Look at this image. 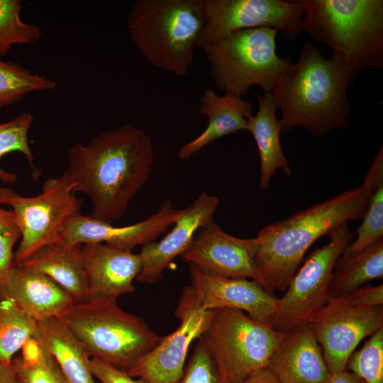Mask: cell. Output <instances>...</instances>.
Masks as SVG:
<instances>
[{
	"label": "cell",
	"mask_w": 383,
	"mask_h": 383,
	"mask_svg": "<svg viewBox=\"0 0 383 383\" xmlns=\"http://www.w3.org/2000/svg\"><path fill=\"white\" fill-rule=\"evenodd\" d=\"M81 253L87 301H117L119 296L135 292L133 281L142 267L139 253L103 243L82 245Z\"/></svg>",
	"instance_id": "cell-18"
},
{
	"label": "cell",
	"mask_w": 383,
	"mask_h": 383,
	"mask_svg": "<svg viewBox=\"0 0 383 383\" xmlns=\"http://www.w3.org/2000/svg\"><path fill=\"white\" fill-rule=\"evenodd\" d=\"M219 201L214 195L201 193L189 206L184 209L162 239L142 246L139 253L142 267L136 280L148 284L159 281L170 263L186 251L196 232L213 220Z\"/></svg>",
	"instance_id": "cell-17"
},
{
	"label": "cell",
	"mask_w": 383,
	"mask_h": 383,
	"mask_svg": "<svg viewBox=\"0 0 383 383\" xmlns=\"http://www.w3.org/2000/svg\"><path fill=\"white\" fill-rule=\"evenodd\" d=\"M7 287L19 308L36 322L61 317L74 304L49 277L21 265H14Z\"/></svg>",
	"instance_id": "cell-21"
},
{
	"label": "cell",
	"mask_w": 383,
	"mask_h": 383,
	"mask_svg": "<svg viewBox=\"0 0 383 383\" xmlns=\"http://www.w3.org/2000/svg\"><path fill=\"white\" fill-rule=\"evenodd\" d=\"M91 357L127 371L162 339L140 316L116 301L73 304L60 317Z\"/></svg>",
	"instance_id": "cell-6"
},
{
	"label": "cell",
	"mask_w": 383,
	"mask_h": 383,
	"mask_svg": "<svg viewBox=\"0 0 383 383\" xmlns=\"http://www.w3.org/2000/svg\"><path fill=\"white\" fill-rule=\"evenodd\" d=\"M372 192V179L366 173L360 187L260 230L256 236L258 245L255 261L265 289L272 293L284 292L307 250L316 240L329 236L350 221L363 218Z\"/></svg>",
	"instance_id": "cell-3"
},
{
	"label": "cell",
	"mask_w": 383,
	"mask_h": 383,
	"mask_svg": "<svg viewBox=\"0 0 383 383\" xmlns=\"http://www.w3.org/2000/svg\"><path fill=\"white\" fill-rule=\"evenodd\" d=\"M0 383H18L11 362L0 363Z\"/></svg>",
	"instance_id": "cell-39"
},
{
	"label": "cell",
	"mask_w": 383,
	"mask_h": 383,
	"mask_svg": "<svg viewBox=\"0 0 383 383\" xmlns=\"http://www.w3.org/2000/svg\"><path fill=\"white\" fill-rule=\"evenodd\" d=\"M169 199L145 220L135 224L116 227L82 213L70 219L65 226L59 242L66 245L103 243L132 251L139 245L155 241L182 214Z\"/></svg>",
	"instance_id": "cell-15"
},
{
	"label": "cell",
	"mask_w": 383,
	"mask_h": 383,
	"mask_svg": "<svg viewBox=\"0 0 383 383\" xmlns=\"http://www.w3.org/2000/svg\"><path fill=\"white\" fill-rule=\"evenodd\" d=\"M285 334L235 309L215 310L199 338L214 360L223 383H243L267 367Z\"/></svg>",
	"instance_id": "cell-8"
},
{
	"label": "cell",
	"mask_w": 383,
	"mask_h": 383,
	"mask_svg": "<svg viewBox=\"0 0 383 383\" xmlns=\"http://www.w3.org/2000/svg\"><path fill=\"white\" fill-rule=\"evenodd\" d=\"M383 277V238L352 256H339L333 270L329 297L346 296L365 283Z\"/></svg>",
	"instance_id": "cell-25"
},
{
	"label": "cell",
	"mask_w": 383,
	"mask_h": 383,
	"mask_svg": "<svg viewBox=\"0 0 383 383\" xmlns=\"http://www.w3.org/2000/svg\"><path fill=\"white\" fill-rule=\"evenodd\" d=\"M255 96L258 109L248 119L245 131L252 135L256 143L260 162L259 185L266 189L277 170H282L288 176L292 170L281 147L282 131L276 116L277 105L270 92Z\"/></svg>",
	"instance_id": "cell-24"
},
{
	"label": "cell",
	"mask_w": 383,
	"mask_h": 383,
	"mask_svg": "<svg viewBox=\"0 0 383 383\" xmlns=\"http://www.w3.org/2000/svg\"><path fill=\"white\" fill-rule=\"evenodd\" d=\"M327 383H365V382L354 372L345 370L331 373Z\"/></svg>",
	"instance_id": "cell-37"
},
{
	"label": "cell",
	"mask_w": 383,
	"mask_h": 383,
	"mask_svg": "<svg viewBox=\"0 0 383 383\" xmlns=\"http://www.w3.org/2000/svg\"><path fill=\"white\" fill-rule=\"evenodd\" d=\"M355 305L366 307L383 305V285L362 286L347 296Z\"/></svg>",
	"instance_id": "cell-36"
},
{
	"label": "cell",
	"mask_w": 383,
	"mask_h": 383,
	"mask_svg": "<svg viewBox=\"0 0 383 383\" xmlns=\"http://www.w3.org/2000/svg\"><path fill=\"white\" fill-rule=\"evenodd\" d=\"M189 287L204 309H238L251 318L270 326L278 298L259 282L206 274L192 265H189Z\"/></svg>",
	"instance_id": "cell-16"
},
{
	"label": "cell",
	"mask_w": 383,
	"mask_h": 383,
	"mask_svg": "<svg viewBox=\"0 0 383 383\" xmlns=\"http://www.w3.org/2000/svg\"></svg>",
	"instance_id": "cell-40"
},
{
	"label": "cell",
	"mask_w": 383,
	"mask_h": 383,
	"mask_svg": "<svg viewBox=\"0 0 383 383\" xmlns=\"http://www.w3.org/2000/svg\"><path fill=\"white\" fill-rule=\"evenodd\" d=\"M205 11L201 50L241 30L276 28L289 40L302 31L303 11L296 0H205Z\"/></svg>",
	"instance_id": "cell-12"
},
{
	"label": "cell",
	"mask_w": 383,
	"mask_h": 383,
	"mask_svg": "<svg viewBox=\"0 0 383 383\" xmlns=\"http://www.w3.org/2000/svg\"><path fill=\"white\" fill-rule=\"evenodd\" d=\"M357 73L335 57H323L306 40L296 62L276 79L270 92L281 111L282 133L301 126L321 136L345 128L350 115L347 89Z\"/></svg>",
	"instance_id": "cell-2"
},
{
	"label": "cell",
	"mask_w": 383,
	"mask_h": 383,
	"mask_svg": "<svg viewBox=\"0 0 383 383\" xmlns=\"http://www.w3.org/2000/svg\"><path fill=\"white\" fill-rule=\"evenodd\" d=\"M56 83L44 76L34 74L19 64L0 58V109L21 100L34 92L52 90Z\"/></svg>",
	"instance_id": "cell-29"
},
{
	"label": "cell",
	"mask_w": 383,
	"mask_h": 383,
	"mask_svg": "<svg viewBox=\"0 0 383 383\" xmlns=\"http://www.w3.org/2000/svg\"><path fill=\"white\" fill-rule=\"evenodd\" d=\"M89 365L94 377L101 383H148L142 378L133 377L126 370L97 357H91Z\"/></svg>",
	"instance_id": "cell-35"
},
{
	"label": "cell",
	"mask_w": 383,
	"mask_h": 383,
	"mask_svg": "<svg viewBox=\"0 0 383 383\" xmlns=\"http://www.w3.org/2000/svg\"><path fill=\"white\" fill-rule=\"evenodd\" d=\"M266 368L279 383H327L331 375L307 324L285 334Z\"/></svg>",
	"instance_id": "cell-19"
},
{
	"label": "cell",
	"mask_w": 383,
	"mask_h": 383,
	"mask_svg": "<svg viewBox=\"0 0 383 383\" xmlns=\"http://www.w3.org/2000/svg\"><path fill=\"white\" fill-rule=\"evenodd\" d=\"M82 204L65 172L48 177L42 192L34 196L0 187V205L12 208L21 234L14 252V265L23 262L41 248L58 243L66 223L81 213Z\"/></svg>",
	"instance_id": "cell-9"
},
{
	"label": "cell",
	"mask_w": 383,
	"mask_h": 383,
	"mask_svg": "<svg viewBox=\"0 0 383 383\" xmlns=\"http://www.w3.org/2000/svg\"><path fill=\"white\" fill-rule=\"evenodd\" d=\"M215 310L204 309L189 286L182 291L174 315L180 321L177 328L163 336L148 353L126 372L148 383H177L181 378L192 341L206 331Z\"/></svg>",
	"instance_id": "cell-13"
},
{
	"label": "cell",
	"mask_w": 383,
	"mask_h": 383,
	"mask_svg": "<svg viewBox=\"0 0 383 383\" xmlns=\"http://www.w3.org/2000/svg\"><path fill=\"white\" fill-rule=\"evenodd\" d=\"M21 231L13 210L0 208V284L8 285L14 267L15 243Z\"/></svg>",
	"instance_id": "cell-33"
},
{
	"label": "cell",
	"mask_w": 383,
	"mask_h": 383,
	"mask_svg": "<svg viewBox=\"0 0 383 383\" xmlns=\"http://www.w3.org/2000/svg\"><path fill=\"white\" fill-rule=\"evenodd\" d=\"M20 351L11 361L18 383H67L55 359L35 335Z\"/></svg>",
	"instance_id": "cell-28"
},
{
	"label": "cell",
	"mask_w": 383,
	"mask_h": 383,
	"mask_svg": "<svg viewBox=\"0 0 383 383\" xmlns=\"http://www.w3.org/2000/svg\"><path fill=\"white\" fill-rule=\"evenodd\" d=\"M243 383H279L276 377L267 369H262L250 377Z\"/></svg>",
	"instance_id": "cell-38"
},
{
	"label": "cell",
	"mask_w": 383,
	"mask_h": 383,
	"mask_svg": "<svg viewBox=\"0 0 383 383\" xmlns=\"http://www.w3.org/2000/svg\"><path fill=\"white\" fill-rule=\"evenodd\" d=\"M302 31L357 72L383 68L382 0H296Z\"/></svg>",
	"instance_id": "cell-5"
},
{
	"label": "cell",
	"mask_w": 383,
	"mask_h": 383,
	"mask_svg": "<svg viewBox=\"0 0 383 383\" xmlns=\"http://www.w3.org/2000/svg\"><path fill=\"white\" fill-rule=\"evenodd\" d=\"M182 257L201 272L216 276L251 279L265 289L255 264L257 240L240 238L226 233L214 220L195 235Z\"/></svg>",
	"instance_id": "cell-14"
},
{
	"label": "cell",
	"mask_w": 383,
	"mask_h": 383,
	"mask_svg": "<svg viewBox=\"0 0 383 383\" xmlns=\"http://www.w3.org/2000/svg\"><path fill=\"white\" fill-rule=\"evenodd\" d=\"M328 243L313 251L278 298L270 326L287 334L306 325L310 318L327 301L335 263L352 242L347 224L334 231Z\"/></svg>",
	"instance_id": "cell-10"
},
{
	"label": "cell",
	"mask_w": 383,
	"mask_h": 383,
	"mask_svg": "<svg viewBox=\"0 0 383 383\" xmlns=\"http://www.w3.org/2000/svg\"><path fill=\"white\" fill-rule=\"evenodd\" d=\"M21 1L0 0V58L14 45L36 43L41 35L39 26L21 18Z\"/></svg>",
	"instance_id": "cell-31"
},
{
	"label": "cell",
	"mask_w": 383,
	"mask_h": 383,
	"mask_svg": "<svg viewBox=\"0 0 383 383\" xmlns=\"http://www.w3.org/2000/svg\"><path fill=\"white\" fill-rule=\"evenodd\" d=\"M35 337L52 356L67 383H95L91 357L60 317L36 322Z\"/></svg>",
	"instance_id": "cell-23"
},
{
	"label": "cell",
	"mask_w": 383,
	"mask_h": 383,
	"mask_svg": "<svg viewBox=\"0 0 383 383\" xmlns=\"http://www.w3.org/2000/svg\"><path fill=\"white\" fill-rule=\"evenodd\" d=\"M277 32L268 27L238 30L203 48L216 89L240 97L252 85L270 92L292 64L277 54Z\"/></svg>",
	"instance_id": "cell-7"
},
{
	"label": "cell",
	"mask_w": 383,
	"mask_h": 383,
	"mask_svg": "<svg viewBox=\"0 0 383 383\" xmlns=\"http://www.w3.org/2000/svg\"><path fill=\"white\" fill-rule=\"evenodd\" d=\"M347 367L365 383H383V328L370 335L360 350L352 353Z\"/></svg>",
	"instance_id": "cell-32"
},
{
	"label": "cell",
	"mask_w": 383,
	"mask_h": 383,
	"mask_svg": "<svg viewBox=\"0 0 383 383\" xmlns=\"http://www.w3.org/2000/svg\"><path fill=\"white\" fill-rule=\"evenodd\" d=\"M205 0H137L128 13L130 40L152 66L185 76L199 49Z\"/></svg>",
	"instance_id": "cell-4"
},
{
	"label": "cell",
	"mask_w": 383,
	"mask_h": 383,
	"mask_svg": "<svg viewBox=\"0 0 383 383\" xmlns=\"http://www.w3.org/2000/svg\"><path fill=\"white\" fill-rule=\"evenodd\" d=\"M36 321L16 304L7 285L0 284V363H11L15 354L36 333Z\"/></svg>",
	"instance_id": "cell-26"
},
{
	"label": "cell",
	"mask_w": 383,
	"mask_h": 383,
	"mask_svg": "<svg viewBox=\"0 0 383 383\" xmlns=\"http://www.w3.org/2000/svg\"><path fill=\"white\" fill-rule=\"evenodd\" d=\"M372 183V192L367 210L361 226L355 231L356 239L343 251L340 256L357 254L383 238V149L378 150L374 160L367 172Z\"/></svg>",
	"instance_id": "cell-27"
},
{
	"label": "cell",
	"mask_w": 383,
	"mask_h": 383,
	"mask_svg": "<svg viewBox=\"0 0 383 383\" xmlns=\"http://www.w3.org/2000/svg\"><path fill=\"white\" fill-rule=\"evenodd\" d=\"M252 111V104L243 97L226 93L218 95L212 89L205 90L200 98L199 112L208 118L207 126L196 138L180 148L179 157L189 159L212 142L245 131Z\"/></svg>",
	"instance_id": "cell-20"
},
{
	"label": "cell",
	"mask_w": 383,
	"mask_h": 383,
	"mask_svg": "<svg viewBox=\"0 0 383 383\" xmlns=\"http://www.w3.org/2000/svg\"><path fill=\"white\" fill-rule=\"evenodd\" d=\"M82 245L56 243L38 250L18 264L49 277L72 299L74 304L87 301V282L84 269Z\"/></svg>",
	"instance_id": "cell-22"
},
{
	"label": "cell",
	"mask_w": 383,
	"mask_h": 383,
	"mask_svg": "<svg viewBox=\"0 0 383 383\" xmlns=\"http://www.w3.org/2000/svg\"><path fill=\"white\" fill-rule=\"evenodd\" d=\"M177 383H223L214 360L200 338Z\"/></svg>",
	"instance_id": "cell-34"
},
{
	"label": "cell",
	"mask_w": 383,
	"mask_h": 383,
	"mask_svg": "<svg viewBox=\"0 0 383 383\" xmlns=\"http://www.w3.org/2000/svg\"><path fill=\"white\" fill-rule=\"evenodd\" d=\"M33 121L34 116L31 113L23 112L8 121L0 123V159L11 152H20L31 167L33 175L38 177L39 172L33 165L34 155L28 143V133ZM16 180V174L0 167V181L13 184Z\"/></svg>",
	"instance_id": "cell-30"
},
{
	"label": "cell",
	"mask_w": 383,
	"mask_h": 383,
	"mask_svg": "<svg viewBox=\"0 0 383 383\" xmlns=\"http://www.w3.org/2000/svg\"><path fill=\"white\" fill-rule=\"evenodd\" d=\"M65 170L74 191L87 195L92 218L107 223L121 218L130 202L145 185L154 165L150 137L126 124L76 143L68 153Z\"/></svg>",
	"instance_id": "cell-1"
},
{
	"label": "cell",
	"mask_w": 383,
	"mask_h": 383,
	"mask_svg": "<svg viewBox=\"0 0 383 383\" xmlns=\"http://www.w3.org/2000/svg\"><path fill=\"white\" fill-rule=\"evenodd\" d=\"M331 373L346 370L359 343L383 328V306L353 304L348 297H328L308 321Z\"/></svg>",
	"instance_id": "cell-11"
}]
</instances>
